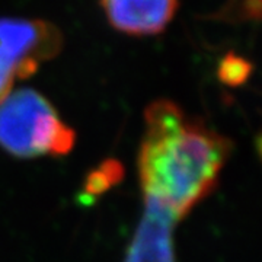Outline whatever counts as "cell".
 Wrapping results in <instances>:
<instances>
[{"label": "cell", "mask_w": 262, "mask_h": 262, "mask_svg": "<svg viewBox=\"0 0 262 262\" xmlns=\"http://www.w3.org/2000/svg\"><path fill=\"white\" fill-rule=\"evenodd\" d=\"M144 121L137 158L144 200L158 203L179 222L215 189L232 141L169 99L150 103Z\"/></svg>", "instance_id": "6da1fadb"}, {"label": "cell", "mask_w": 262, "mask_h": 262, "mask_svg": "<svg viewBox=\"0 0 262 262\" xmlns=\"http://www.w3.org/2000/svg\"><path fill=\"white\" fill-rule=\"evenodd\" d=\"M75 143V130L37 91L19 89L0 103V147L15 158L64 156Z\"/></svg>", "instance_id": "7a4b0ae2"}, {"label": "cell", "mask_w": 262, "mask_h": 262, "mask_svg": "<svg viewBox=\"0 0 262 262\" xmlns=\"http://www.w3.org/2000/svg\"><path fill=\"white\" fill-rule=\"evenodd\" d=\"M0 47L18 66L19 79H28L61 51L63 34L47 20L0 18Z\"/></svg>", "instance_id": "3957f363"}, {"label": "cell", "mask_w": 262, "mask_h": 262, "mask_svg": "<svg viewBox=\"0 0 262 262\" xmlns=\"http://www.w3.org/2000/svg\"><path fill=\"white\" fill-rule=\"evenodd\" d=\"M110 25L130 37L162 34L179 8L181 0H99Z\"/></svg>", "instance_id": "277c9868"}, {"label": "cell", "mask_w": 262, "mask_h": 262, "mask_svg": "<svg viewBox=\"0 0 262 262\" xmlns=\"http://www.w3.org/2000/svg\"><path fill=\"white\" fill-rule=\"evenodd\" d=\"M144 214L124 262H177L172 233L177 220L158 203L150 200H144Z\"/></svg>", "instance_id": "5b68a950"}, {"label": "cell", "mask_w": 262, "mask_h": 262, "mask_svg": "<svg viewBox=\"0 0 262 262\" xmlns=\"http://www.w3.org/2000/svg\"><path fill=\"white\" fill-rule=\"evenodd\" d=\"M124 178V168L115 159H106L92 169L84 178L83 192L86 198H95L115 187Z\"/></svg>", "instance_id": "8992f818"}, {"label": "cell", "mask_w": 262, "mask_h": 262, "mask_svg": "<svg viewBox=\"0 0 262 262\" xmlns=\"http://www.w3.org/2000/svg\"><path fill=\"white\" fill-rule=\"evenodd\" d=\"M252 75V64L245 57L227 53L217 67V77L222 83L237 88L245 84Z\"/></svg>", "instance_id": "52a82bcc"}, {"label": "cell", "mask_w": 262, "mask_h": 262, "mask_svg": "<svg viewBox=\"0 0 262 262\" xmlns=\"http://www.w3.org/2000/svg\"><path fill=\"white\" fill-rule=\"evenodd\" d=\"M225 19H242V20H258L261 15V0H229L220 10Z\"/></svg>", "instance_id": "ba28073f"}, {"label": "cell", "mask_w": 262, "mask_h": 262, "mask_svg": "<svg viewBox=\"0 0 262 262\" xmlns=\"http://www.w3.org/2000/svg\"><path fill=\"white\" fill-rule=\"evenodd\" d=\"M16 77L18 66L13 61V58L0 47V103L9 96Z\"/></svg>", "instance_id": "9c48e42d"}]
</instances>
